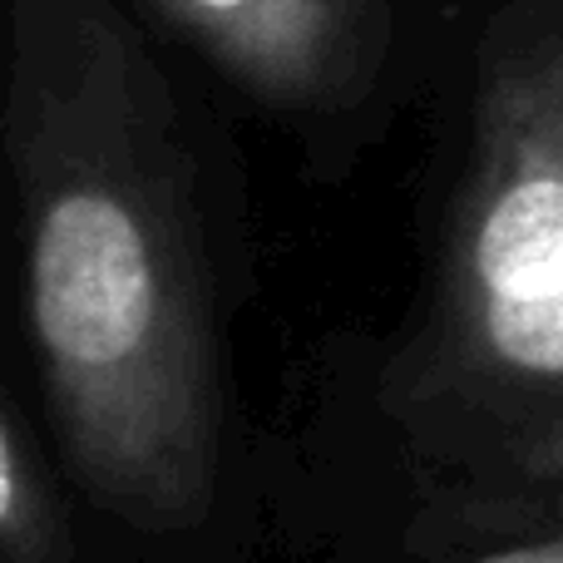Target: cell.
<instances>
[{"label":"cell","mask_w":563,"mask_h":563,"mask_svg":"<svg viewBox=\"0 0 563 563\" xmlns=\"http://www.w3.org/2000/svg\"><path fill=\"white\" fill-rule=\"evenodd\" d=\"M30 327L75 470L139 525L213 479V356L188 238L124 158L59 148L30 213Z\"/></svg>","instance_id":"1"},{"label":"cell","mask_w":563,"mask_h":563,"mask_svg":"<svg viewBox=\"0 0 563 563\" xmlns=\"http://www.w3.org/2000/svg\"><path fill=\"white\" fill-rule=\"evenodd\" d=\"M445 346L515 465L563 485V25L489 55L445 253Z\"/></svg>","instance_id":"2"},{"label":"cell","mask_w":563,"mask_h":563,"mask_svg":"<svg viewBox=\"0 0 563 563\" xmlns=\"http://www.w3.org/2000/svg\"><path fill=\"white\" fill-rule=\"evenodd\" d=\"M228 75L273 99L341 95L371 49V0H158Z\"/></svg>","instance_id":"3"},{"label":"cell","mask_w":563,"mask_h":563,"mask_svg":"<svg viewBox=\"0 0 563 563\" xmlns=\"http://www.w3.org/2000/svg\"><path fill=\"white\" fill-rule=\"evenodd\" d=\"M30 534H35V515H30L25 499V479H20L15 450H10V435L0 426V544L25 549Z\"/></svg>","instance_id":"4"},{"label":"cell","mask_w":563,"mask_h":563,"mask_svg":"<svg viewBox=\"0 0 563 563\" xmlns=\"http://www.w3.org/2000/svg\"><path fill=\"white\" fill-rule=\"evenodd\" d=\"M479 563H563V534L559 539H539V544L505 549V554H489Z\"/></svg>","instance_id":"5"}]
</instances>
